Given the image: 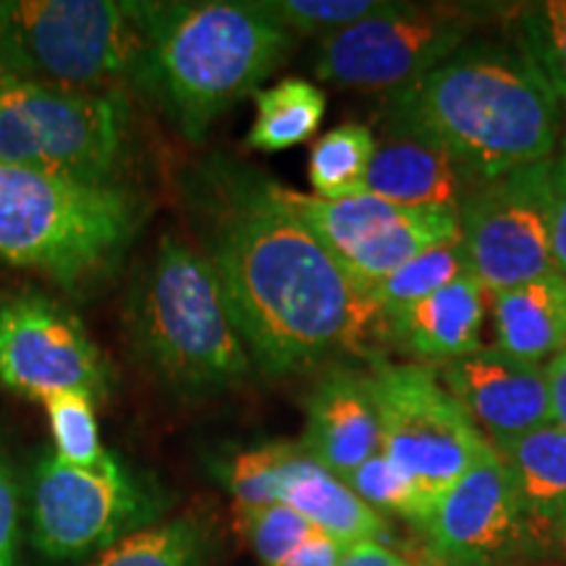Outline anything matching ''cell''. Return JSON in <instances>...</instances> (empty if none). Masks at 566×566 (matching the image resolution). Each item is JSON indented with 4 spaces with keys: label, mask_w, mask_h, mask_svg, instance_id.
<instances>
[{
    "label": "cell",
    "mask_w": 566,
    "mask_h": 566,
    "mask_svg": "<svg viewBox=\"0 0 566 566\" xmlns=\"http://www.w3.org/2000/svg\"><path fill=\"white\" fill-rule=\"evenodd\" d=\"M459 229L470 271L491 296L554 273L551 158L472 187Z\"/></svg>",
    "instance_id": "cell-11"
},
{
    "label": "cell",
    "mask_w": 566,
    "mask_h": 566,
    "mask_svg": "<svg viewBox=\"0 0 566 566\" xmlns=\"http://www.w3.org/2000/svg\"><path fill=\"white\" fill-rule=\"evenodd\" d=\"M163 506L116 457L103 470H80L53 451L32 470V546L51 562H80L150 527Z\"/></svg>",
    "instance_id": "cell-8"
},
{
    "label": "cell",
    "mask_w": 566,
    "mask_h": 566,
    "mask_svg": "<svg viewBox=\"0 0 566 566\" xmlns=\"http://www.w3.org/2000/svg\"><path fill=\"white\" fill-rule=\"evenodd\" d=\"M289 32L334 34L386 11V0H260Z\"/></svg>",
    "instance_id": "cell-31"
},
{
    "label": "cell",
    "mask_w": 566,
    "mask_h": 566,
    "mask_svg": "<svg viewBox=\"0 0 566 566\" xmlns=\"http://www.w3.org/2000/svg\"><path fill=\"white\" fill-rule=\"evenodd\" d=\"M254 108L258 116L247 134V145L275 153L315 137L325 116V95L313 82L292 76L254 92Z\"/></svg>",
    "instance_id": "cell-23"
},
{
    "label": "cell",
    "mask_w": 566,
    "mask_h": 566,
    "mask_svg": "<svg viewBox=\"0 0 566 566\" xmlns=\"http://www.w3.org/2000/svg\"><path fill=\"white\" fill-rule=\"evenodd\" d=\"M386 122L388 132L441 147L478 187L554 158L564 105L520 45L483 40L391 92Z\"/></svg>",
    "instance_id": "cell-2"
},
{
    "label": "cell",
    "mask_w": 566,
    "mask_h": 566,
    "mask_svg": "<svg viewBox=\"0 0 566 566\" xmlns=\"http://www.w3.org/2000/svg\"><path fill=\"white\" fill-rule=\"evenodd\" d=\"M145 40L132 3L19 0L0 34L9 80L80 92L126 90L139 80Z\"/></svg>",
    "instance_id": "cell-7"
},
{
    "label": "cell",
    "mask_w": 566,
    "mask_h": 566,
    "mask_svg": "<svg viewBox=\"0 0 566 566\" xmlns=\"http://www.w3.org/2000/svg\"><path fill=\"white\" fill-rule=\"evenodd\" d=\"M139 223V197L124 184L103 187L0 166V265L82 289L124 258Z\"/></svg>",
    "instance_id": "cell-5"
},
{
    "label": "cell",
    "mask_w": 566,
    "mask_h": 566,
    "mask_svg": "<svg viewBox=\"0 0 566 566\" xmlns=\"http://www.w3.org/2000/svg\"><path fill=\"white\" fill-rule=\"evenodd\" d=\"M126 331L139 363L181 399L229 391L252 375L208 254L163 233L134 279Z\"/></svg>",
    "instance_id": "cell-4"
},
{
    "label": "cell",
    "mask_w": 566,
    "mask_h": 566,
    "mask_svg": "<svg viewBox=\"0 0 566 566\" xmlns=\"http://www.w3.org/2000/svg\"><path fill=\"white\" fill-rule=\"evenodd\" d=\"M546 373L551 386V405H554V424L566 430V349L551 359Z\"/></svg>",
    "instance_id": "cell-37"
},
{
    "label": "cell",
    "mask_w": 566,
    "mask_h": 566,
    "mask_svg": "<svg viewBox=\"0 0 566 566\" xmlns=\"http://www.w3.org/2000/svg\"><path fill=\"white\" fill-rule=\"evenodd\" d=\"M281 504L292 506L323 535L352 548L357 543H380L388 535L384 514L367 506L342 478L315 462L307 451L296 459Z\"/></svg>",
    "instance_id": "cell-20"
},
{
    "label": "cell",
    "mask_w": 566,
    "mask_h": 566,
    "mask_svg": "<svg viewBox=\"0 0 566 566\" xmlns=\"http://www.w3.org/2000/svg\"><path fill=\"white\" fill-rule=\"evenodd\" d=\"M9 82V74H6V69H3V63H0V90H3V84Z\"/></svg>",
    "instance_id": "cell-40"
},
{
    "label": "cell",
    "mask_w": 566,
    "mask_h": 566,
    "mask_svg": "<svg viewBox=\"0 0 566 566\" xmlns=\"http://www.w3.org/2000/svg\"><path fill=\"white\" fill-rule=\"evenodd\" d=\"M495 346L541 365L566 349V275L558 271L493 296Z\"/></svg>",
    "instance_id": "cell-19"
},
{
    "label": "cell",
    "mask_w": 566,
    "mask_h": 566,
    "mask_svg": "<svg viewBox=\"0 0 566 566\" xmlns=\"http://www.w3.org/2000/svg\"><path fill=\"white\" fill-rule=\"evenodd\" d=\"M491 446L512 478L533 543L537 548L556 546L566 520V430L543 424Z\"/></svg>",
    "instance_id": "cell-18"
},
{
    "label": "cell",
    "mask_w": 566,
    "mask_h": 566,
    "mask_svg": "<svg viewBox=\"0 0 566 566\" xmlns=\"http://www.w3.org/2000/svg\"><path fill=\"white\" fill-rule=\"evenodd\" d=\"M375 150H378V142L365 124H342L325 132L310 150L307 163L315 195L325 200L363 195Z\"/></svg>",
    "instance_id": "cell-26"
},
{
    "label": "cell",
    "mask_w": 566,
    "mask_h": 566,
    "mask_svg": "<svg viewBox=\"0 0 566 566\" xmlns=\"http://www.w3.org/2000/svg\"><path fill=\"white\" fill-rule=\"evenodd\" d=\"M51 433L55 443V454L71 467L80 470H103L111 464L113 454L105 451L97 428L95 401L90 396L76 391H59L42 399Z\"/></svg>",
    "instance_id": "cell-28"
},
{
    "label": "cell",
    "mask_w": 566,
    "mask_h": 566,
    "mask_svg": "<svg viewBox=\"0 0 566 566\" xmlns=\"http://www.w3.org/2000/svg\"><path fill=\"white\" fill-rule=\"evenodd\" d=\"M485 304L483 283L472 273L462 275L405 313L380 321L378 338L420 363L449 365L480 349Z\"/></svg>",
    "instance_id": "cell-16"
},
{
    "label": "cell",
    "mask_w": 566,
    "mask_h": 566,
    "mask_svg": "<svg viewBox=\"0 0 566 566\" xmlns=\"http://www.w3.org/2000/svg\"><path fill=\"white\" fill-rule=\"evenodd\" d=\"M344 483L378 514H396L401 516V520L412 522V525L420 530H424L430 514H433V504H430V501L417 491L412 480L384 454V449L367 459L363 467H357Z\"/></svg>",
    "instance_id": "cell-29"
},
{
    "label": "cell",
    "mask_w": 566,
    "mask_h": 566,
    "mask_svg": "<svg viewBox=\"0 0 566 566\" xmlns=\"http://www.w3.org/2000/svg\"><path fill=\"white\" fill-rule=\"evenodd\" d=\"M212 527L202 514H184L113 543L87 566H208Z\"/></svg>",
    "instance_id": "cell-24"
},
{
    "label": "cell",
    "mask_w": 566,
    "mask_h": 566,
    "mask_svg": "<svg viewBox=\"0 0 566 566\" xmlns=\"http://www.w3.org/2000/svg\"><path fill=\"white\" fill-rule=\"evenodd\" d=\"M551 233H554L556 271L566 275V124L551 158Z\"/></svg>",
    "instance_id": "cell-34"
},
{
    "label": "cell",
    "mask_w": 566,
    "mask_h": 566,
    "mask_svg": "<svg viewBox=\"0 0 566 566\" xmlns=\"http://www.w3.org/2000/svg\"><path fill=\"white\" fill-rule=\"evenodd\" d=\"M478 19L483 13L470 9L391 3L359 24L325 34L315 76L344 90L399 92L467 45Z\"/></svg>",
    "instance_id": "cell-10"
},
{
    "label": "cell",
    "mask_w": 566,
    "mask_h": 566,
    "mask_svg": "<svg viewBox=\"0 0 566 566\" xmlns=\"http://www.w3.org/2000/svg\"><path fill=\"white\" fill-rule=\"evenodd\" d=\"M556 546H562L566 551V520L562 522V527H558L556 533Z\"/></svg>",
    "instance_id": "cell-39"
},
{
    "label": "cell",
    "mask_w": 566,
    "mask_h": 566,
    "mask_svg": "<svg viewBox=\"0 0 566 566\" xmlns=\"http://www.w3.org/2000/svg\"><path fill=\"white\" fill-rule=\"evenodd\" d=\"M0 388L42 401L76 391L92 401L113 388L111 367L80 317L45 294L0 302Z\"/></svg>",
    "instance_id": "cell-12"
},
{
    "label": "cell",
    "mask_w": 566,
    "mask_h": 566,
    "mask_svg": "<svg viewBox=\"0 0 566 566\" xmlns=\"http://www.w3.org/2000/svg\"><path fill=\"white\" fill-rule=\"evenodd\" d=\"M467 174L449 153L412 134L391 132L380 142L367 168L363 195L399 205V208L454 210L472 192Z\"/></svg>",
    "instance_id": "cell-17"
},
{
    "label": "cell",
    "mask_w": 566,
    "mask_h": 566,
    "mask_svg": "<svg viewBox=\"0 0 566 566\" xmlns=\"http://www.w3.org/2000/svg\"><path fill=\"white\" fill-rule=\"evenodd\" d=\"M470 260H467L462 237L457 242L438 247L415 258L412 263L401 265L399 271L386 275L367 292V300L378 313V325L386 317H394L412 304L428 300L430 294L441 292L451 281L470 275Z\"/></svg>",
    "instance_id": "cell-25"
},
{
    "label": "cell",
    "mask_w": 566,
    "mask_h": 566,
    "mask_svg": "<svg viewBox=\"0 0 566 566\" xmlns=\"http://www.w3.org/2000/svg\"><path fill=\"white\" fill-rule=\"evenodd\" d=\"M422 533L441 566H504L535 548L512 478L493 446L438 499Z\"/></svg>",
    "instance_id": "cell-13"
},
{
    "label": "cell",
    "mask_w": 566,
    "mask_h": 566,
    "mask_svg": "<svg viewBox=\"0 0 566 566\" xmlns=\"http://www.w3.org/2000/svg\"><path fill=\"white\" fill-rule=\"evenodd\" d=\"M344 554L346 546L336 543L334 537L317 533L315 537H310L302 548H296L292 556L283 558V562L275 566H338Z\"/></svg>",
    "instance_id": "cell-35"
},
{
    "label": "cell",
    "mask_w": 566,
    "mask_h": 566,
    "mask_svg": "<svg viewBox=\"0 0 566 566\" xmlns=\"http://www.w3.org/2000/svg\"><path fill=\"white\" fill-rule=\"evenodd\" d=\"M132 9L145 40L139 82L189 142H202L292 51V32L258 0L132 3Z\"/></svg>",
    "instance_id": "cell-3"
},
{
    "label": "cell",
    "mask_w": 566,
    "mask_h": 566,
    "mask_svg": "<svg viewBox=\"0 0 566 566\" xmlns=\"http://www.w3.org/2000/svg\"><path fill=\"white\" fill-rule=\"evenodd\" d=\"M441 380L472 422L485 430L488 443L554 424L546 367L499 346H480L470 357L443 365Z\"/></svg>",
    "instance_id": "cell-14"
},
{
    "label": "cell",
    "mask_w": 566,
    "mask_h": 566,
    "mask_svg": "<svg viewBox=\"0 0 566 566\" xmlns=\"http://www.w3.org/2000/svg\"><path fill=\"white\" fill-rule=\"evenodd\" d=\"M279 195L283 205L294 212L300 221L315 233L321 242L328 247L336 263L349 254L354 247H359L365 239H370L375 231L391 223L401 210L399 205H391L373 195H354L342 200H325L317 195H302L294 189H286L279 184Z\"/></svg>",
    "instance_id": "cell-22"
},
{
    "label": "cell",
    "mask_w": 566,
    "mask_h": 566,
    "mask_svg": "<svg viewBox=\"0 0 566 566\" xmlns=\"http://www.w3.org/2000/svg\"><path fill=\"white\" fill-rule=\"evenodd\" d=\"M129 142L126 90L80 92L30 80L0 90V166L118 187Z\"/></svg>",
    "instance_id": "cell-6"
},
{
    "label": "cell",
    "mask_w": 566,
    "mask_h": 566,
    "mask_svg": "<svg viewBox=\"0 0 566 566\" xmlns=\"http://www.w3.org/2000/svg\"><path fill=\"white\" fill-rule=\"evenodd\" d=\"M208 260L252 365L268 378L370 357L378 313L334 254L250 171L212 176Z\"/></svg>",
    "instance_id": "cell-1"
},
{
    "label": "cell",
    "mask_w": 566,
    "mask_h": 566,
    "mask_svg": "<svg viewBox=\"0 0 566 566\" xmlns=\"http://www.w3.org/2000/svg\"><path fill=\"white\" fill-rule=\"evenodd\" d=\"M338 566H412L405 556L396 551L386 548L384 543H357V546L346 548Z\"/></svg>",
    "instance_id": "cell-36"
},
{
    "label": "cell",
    "mask_w": 566,
    "mask_h": 566,
    "mask_svg": "<svg viewBox=\"0 0 566 566\" xmlns=\"http://www.w3.org/2000/svg\"><path fill=\"white\" fill-rule=\"evenodd\" d=\"M11 6L13 3H0V34H3V30H6V21H9Z\"/></svg>",
    "instance_id": "cell-38"
},
{
    "label": "cell",
    "mask_w": 566,
    "mask_h": 566,
    "mask_svg": "<svg viewBox=\"0 0 566 566\" xmlns=\"http://www.w3.org/2000/svg\"><path fill=\"white\" fill-rule=\"evenodd\" d=\"M462 237L459 212L438 208H407L378 229L370 239L354 247L338 260L349 281L367 296V292L386 275L412 263L420 254L457 242Z\"/></svg>",
    "instance_id": "cell-21"
},
{
    "label": "cell",
    "mask_w": 566,
    "mask_h": 566,
    "mask_svg": "<svg viewBox=\"0 0 566 566\" xmlns=\"http://www.w3.org/2000/svg\"><path fill=\"white\" fill-rule=\"evenodd\" d=\"M237 512V530L244 537L247 546L258 556L263 566H275L289 558L296 548H302L317 530L313 522L304 520L286 504L254 506V509H233Z\"/></svg>",
    "instance_id": "cell-30"
},
{
    "label": "cell",
    "mask_w": 566,
    "mask_h": 566,
    "mask_svg": "<svg viewBox=\"0 0 566 566\" xmlns=\"http://www.w3.org/2000/svg\"><path fill=\"white\" fill-rule=\"evenodd\" d=\"M302 443L271 441L237 451L221 467V478L233 495V509H254L281 504Z\"/></svg>",
    "instance_id": "cell-27"
},
{
    "label": "cell",
    "mask_w": 566,
    "mask_h": 566,
    "mask_svg": "<svg viewBox=\"0 0 566 566\" xmlns=\"http://www.w3.org/2000/svg\"><path fill=\"white\" fill-rule=\"evenodd\" d=\"M384 454L412 480L430 504L488 451V438L424 365L373 359Z\"/></svg>",
    "instance_id": "cell-9"
},
{
    "label": "cell",
    "mask_w": 566,
    "mask_h": 566,
    "mask_svg": "<svg viewBox=\"0 0 566 566\" xmlns=\"http://www.w3.org/2000/svg\"><path fill=\"white\" fill-rule=\"evenodd\" d=\"M520 48L566 105V0H548L525 13Z\"/></svg>",
    "instance_id": "cell-32"
},
{
    "label": "cell",
    "mask_w": 566,
    "mask_h": 566,
    "mask_svg": "<svg viewBox=\"0 0 566 566\" xmlns=\"http://www.w3.org/2000/svg\"><path fill=\"white\" fill-rule=\"evenodd\" d=\"M19 488L0 446V566H19Z\"/></svg>",
    "instance_id": "cell-33"
},
{
    "label": "cell",
    "mask_w": 566,
    "mask_h": 566,
    "mask_svg": "<svg viewBox=\"0 0 566 566\" xmlns=\"http://www.w3.org/2000/svg\"><path fill=\"white\" fill-rule=\"evenodd\" d=\"M300 443L315 462L342 480L378 454L384 449V430L370 373L344 365L325 370L304 399Z\"/></svg>",
    "instance_id": "cell-15"
}]
</instances>
